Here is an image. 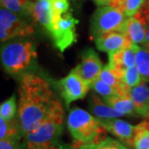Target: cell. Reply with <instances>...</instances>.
I'll list each match as a JSON object with an SVG mask.
<instances>
[{
  "label": "cell",
  "mask_w": 149,
  "mask_h": 149,
  "mask_svg": "<svg viewBox=\"0 0 149 149\" xmlns=\"http://www.w3.org/2000/svg\"><path fill=\"white\" fill-rule=\"evenodd\" d=\"M143 47H138L136 55V66L142 80L149 82V44L145 43Z\"/></svg>",
  "instance_id": "19"
},
{
  "label": "cell",
  "mask_w": 149,
  "mask_h": 149,
  "mask_svg": "<svg viewBox=\"0 0 149 149\" xmlns=\"http://www.w3.org/2000/svg\"><path fill=\"white\" fill-rule=\"evenodd\" d=\"M95 44L98 50L110 54L124 48L131 47L134 43L125 33L112 32L95 38Z\"/></svg>",
  "instance_id": "11"
},
{
  "label": "cell",
  "mask_w": 149,
  "mask_h": 149,
  "mask_svg": "<svg viewBox=\"0 0 149 149\" xmlns=\"http://www.w3.org/2000/svg\"><path fill=\"white\" fill-rule=\"evenodd\" d=\"M128 17L119 8L111 6L99 7L91 20V32L95 39L112 32L125 33V23Z\"/></svg>",
  "instance_id": "5"
},
{
  "label": "cell",
  "mask_w": 149,
  "mask_h": 149,
  "mask_svg": "<svg viewBox=\"0 0 149 149\" xmlns=\"http://www.w3.org/2000/svg\"><path fill=\"white\" fill-rule=\"evenodd\" d=\"M147 22L139 12L133 17H128L125 23V34L134 44L146 42Z\"/></svg>",
  "instance_id": "13"
},
{
  "label": "cell",
  "mask_w": 149,
  "mask_h": 149,
  "mask_svg": "<svg viewBox=\"0 0 149 149\" xmlns=\"http://www.w3.org/2000/svg\"><path fill=\"white\" fill-rule=\"evenodd\" d=\"M145 118H146V119L143 122V125L145 126V128H148L149 130V113Z\"/></svg>",
  "instance_id": "33"
},
{
  "label": "cell",
  "mask_w": 149,
  "mask_h": 149,
  "mask_svg": "<svg viewBox=\"0 0 149 149\" xmlns=\"http://www.w3.org/2000/svg\"><path fill=\"white\" fill-rule=\"evenodd\" d=\"M75 149H128L120 142L111 138H105L103 141L95 143H74Z\"/></svg>",
  "instance_id": "22"
},
{
  "label": "cell",
  "mask_w": 149,
  "mask_h": 149,
  "mask_svg": "<svg viewBox=\"0 0 149 149\" xmlns=\"http://www.w3.org/2000/svg\"><path fill=\"white\" fill-rule=\"evenodd\" d=\"M56 85L67 107L73 101L83 99L91 88V85L74 70L65 77L58 80Z\"/></svg>",
  "instance_id": "8"
},
{
  "label": "cell",
  "mask_w": 149,
  "mask_h": 149,
  "mask_svg": "<svg viewBox=\"0 0 149 149\" xmlns=\"http://www.w3.org/2000/svg\"><path fill=\"white\" fill-rule=\"evenodd\" d=\"M107 104L113 108L118 112L123 113L124 115H134L137 114L135 110V106L133 100L129 93L123 94L119 95L104 100Z\"/></svg>",
  "instance_id": "17"
},
{
  "label": "cell",
  "mask_w": 149,
  "mask_h": 149,
  "mask_svg": "<svg viewBox=\"0 0 149 149\" xmlns=\"http://www.w3.org/2000/svg\"><path fill=\"white\" fill-rule=\"evenodd\" d=\"M36 46L29 41L13 42L1 50V61L6 71L17 74L28 69L37 58Z\"/></svg>",
  "instance_id": "4"
},
{
  "label": "cell",
  "mask_w": 149,
  "mask_h": 149,
  "mask_svg": "<svg viewBox=\"0 0 149 149\" xmlns=\"http://www.w3.org/2000/svg\"><path fill=\"white\" fill-rule=\"evenodd\" d=\"M51 2L53 11V20L61 17L69 12V0H51Z\"/></svg>",
  "instance_id": "28"
},
{
  "label": "cell",
  "mask_w": 149,
  "mask_h": 149,
  "mask_svg": "<svg viewBox=\"0 0 149 149\" xmlns=\"http://www.w3.org/2000/svg\"><path fill=\"white\" fill-rule=\"evenodd\" d=\"M0 149H22L20 139H2Z\"/></svg>",
  "instance_id": "29"
},
{
  "label": "cell",
  "mask_w": 149,
  "mask_h": 149,
  "mask_svg": "<svg viewBox=\"0 0 149 149\" xmlns=\"http://www.w3.org/2000/svg\"><path fill=\"white\" fill-rule=\"evenodd\" d=\"M30 15L37 23L47 29L53 22V11L51 0H38L32 3Z\"/></svg>",
  "instance_id": "15"
},
{
  "label": "cell",
  "mask_w": 149,
  "mask_h": 149,
  "mask_svg": "<svg viewBox=\"0 0 149 149\" xmlns=\"http://www.w3.org/2000/svg\"><path fill=\"white\" fill-rule=\"evenodd\" d=\"M142 81L143 80L137 66L128 68L123 74V83L128 93L131 89L139 85Z\"/></svg>",
  "instance_id": "25"
},
{
  "label": "cell",
  "mask_w": 149,
  "mask_h": 149,
  "mask_svg": "<svg viewBox=\"0 0 149 149\" xmlns=\"http://www.w3.org/2000/svg\"><path fill=\"white\" fill-rule=\"evenodd\" d=\"M142 16L145 18L147 22H149V5H145L143 9L140 11Z\"/></svg>",
  "instance_id": "31"
},
{
  "label": "cell",
  "mask_w": 149,
  "mask_h": 149,
  "mask_svg": "<svg viewBox=\"0 0 149 149\" xmlns=\"http://www.w3.org/2000/svg\"><path fill=\"white\" fill-rule=\"evenodd\" d=\"M95 4L99 7H103V6H110L113 0H93Z\"/></svg>",
  "instance_id": "32"
},
{
  "label": "cell",
  "mask_w": 149,
  "mask_h": 149,
  "mask_svg": "<svg viewBox=\"0 0 149 149\" xmlns=\"http://www.w3.org/2000/svg\"><path fill=\"white\" fill-rule=\"evenodd\" d=\"M139 45L133 44L131 47L124 48L109 54L108 65L123 74L128 68L136 66V55Z\"/></svg>",
  "instance_id": "12"
},
{
  "label": "cell",
  "mask_w": 149,
  "mask_h": 149,
  "mask_svg": "<svg viewBox=\"0 0 149 149\" xmlns=\"http://www.w3.org/2000/svg\"><path fill=\"white\" fill-rule=\"evenodd\" d=\"M100 79L105 82L108 85H111L117 89L120 94H127L123 83V74L116 70L112 69L108 65L103 68V70L100 74Z\"/></svg>",
  "instance_id": "18"
},
{
  "label": "cell",
  "mask_w": 149,
  "mask_h": 149,
  "mask_svg": "<svg viewBox=\"0 0 149 149\" xmlns=\"http://www.w3.org/2000/svg\"><path fill=\"white\" fill-rule=\"evenodd\" d=\"M135 149H149V130L143 123L137 125V133L134 138Z\"/></svg>",
  "instance_id": "26"
},
{
  "label": "cell",
  "mask_w": 149,
  "mask_h": 149,
  "mask_svg": "<svg viewBox=\"0 0 149 149\" xmlns=\"http://www.w3.org/2000/svg\"><path fill=\"white\" fill-rule=\"evenodd\" d=\"M80 62L74 70L87 81L90 85L100 77L103 70V64L99 55L93 48H88L82 52Z\"/></svg>",
  "instance_id": "9"
},
{
  "label": "cell",
  "mask_w": 149,
  "mask_h": 149,
  "mask_svg": "<svg viewBox=\"0 0 149 149\" xmlns=\"http://www.w3.org/2000/svg\"><path fill=\"white\" fill-rule=\"evenodd\" d=\"M99 121L106 131L117 137L123 143L133 146L137 133V126H133L129 123L118 118L99 119Z\"/></svg>",
  "instance_id": "10"
},
{
  "label": "cell",
  "mask_w": 149,
  "mask_h": 149,
  "mask_svg": "<svg viewBox=\"0 0 149 149\" xmlns=\"http://www.w3.org/2000/svg\"><path fill=\"white\" fill-rule=\"evenodd\" d=\"M32 3L29 0H1L2 7L18 15H30Z\"/></svg>",
  "instance_id": "21"
},
{
  "label": "cell",
  "mask_w": 149,
  "mask_h": 149,
  "mask_svg": "<svg viewBox=\"0 0 149 149\" xmlns=\"http://www.w3.org/2000/svg\"><path fill=\"white\" fill-rule=\"evenodd\" d=\"M18 92L17 120L23 138L47 119L59 100L47 81L32 73L22 74Z\"/></svg>",
  "instance_id": "1"
},
{
  "label": "cell",
  "mask_w": 149,
  "mask_h": 149,
  "mask_svg": "<svg viewBox=\"0 0 149 149\" xmlns=\"http://www.w3.org/2000/svg\"><path fill=\"white\" fill-rule=\"evenodd\" d=\"M137 114L146 117L149 113V86L142 81L129 91Z\"/></svg>",
  "instance_id": "14"
},
{
  "label": "cell",
  "mask_w": 149,
  "mask_h": 149,
  "mask_svg": "<svg viewBox=\"0 0 149 149\" xmlns=\"http://www.w3.org/2000/svg\"><path fill=\"white\" fill-rule=\"evenodd\" d=\"M34 32L32 25L23 21L17 14L1 8L0 10V39L2 42L17 37H27Z\"/></svg>",
  "instance_id": "7"
},
{
  "label": "cell",
  "mask_w": 149,
  "mask_h": 149,
  "mask_svg": "<svg viewBox=\"0 0 149 149\" xmlns=\"http://www.w3.org/2000/svg\"><path fill=\"white\" fill-rule=\"evenodd\" d=\"M79 21L68 12L63 16L55 19L47 31L49 32L55 47L60 52L65 51L77 42L76 25Z\"/></svg>",
  "instance_id": "6"
},
{
  "label": "cell",
  "mask_w": 149,
  "mask_h": 149,
  "mask_svg": "<svg viewBox=\"0 0 149 149\" xmlns=\"http://www.w3.org/2000/svg\"><path fill=\"white\" fill-rule=\"evenodd\" d=\"M64 109L58 101L47 119L34 131L23 137L22 149H44L60 142L63 132Z\"/></svg>",
  "instance_id": "2"
},
{
  "label": "cell",
  "mask_w": 149,
  "mask_h": 149,
  "mask_svg": "<svg viewBox=\"0 0 149 149\" xmlns=\"http://www.w3.org/2000/svg\"><path fill=\"white\" fill-rule=\"evenodd\" d=\"M22 138L21 129L17 119L11 121L0 118V139H21Z\"/></svg>",
  "instance_id": "20"
},
{
  "label": "cell",
  "mask_w": 149,
  "mask_h": 149,
  "mask_svg": "<svg viewBox=\"0 0 149 149\" xmlns=\"http://www.w3.org/2000/svg\"><path fill=\"white\" fill-rule=\"evenodd\" d=\"M17 110H18V109L17 107L16 95H15V94H13L9 99H8L7 100L1 104L0 118L8 120V121H11V120L16 118L15 116H16Z\"/></svg>",
  "instance_id": "24"
},
{
  "label": "cell",
  "mask_w": 149,
  "mask_h": 149,
  "mask_svg": "<svg viewBox=\"0 0 149 149\" xmlns=\"http://www.w3.org/2000/svg\"><path fill=\"white\" fill-rule=\"evenodd\" d=\"M67 127L74 139V143H100L105 136V128L98 118L84 109L74 107L67 118Z\"/></svg>",
  "instance_id": "3"
},
{
  "label": "cell",
  "mask_w": 149,
  "mask_h": 149,
  "mask_svg": "<svg viewBox=\"0 0 149 149\" xmlns=\"http://www.w3.org/2000/svg\"><path fill=\"white\" fill-rule=\"evenodd\" d=\"M44 149H75L73 147V146H70V145H68V144L62 143L61 142H58L56 143H55L52 146L49 147V148H47Z\"/></svg>",
  "instance_id": "30"
},
{
  "label": "cell",
  "mask_w": 149,
  "mask_h": 149,
  "mask_svg": "<svg viewBox=\"0 0 149 149\" xmlns=\"http://www.w3.org/2000/svg\"><path fill=\"white\" fill-rule=\"evenodd\" d=\"M91 87L95 91L97 94L101 95L104 100L113 98V97L119 95H122V94H120V92L118 91L117 89H115L114 87H113L111 85L106 84L105 82H104L100 78H98L97 80H95L91 84Z\"/></svg>",
  "instance_id": "23"
},
{
  "label": "cell",
  "mask_w": 149,
  "mask_h": 149,
  "mask_svg": "<svg viewBox=\"0 0 149 149\" xmlns=\"http://www.w3.org/2000/svg\"><path fill=\"white\" fill-rule=\"evenodd\" d=\"M147 3V0H126L123 7V12L127 17H133L143 9Z\"/></svg>",
  "instance_id": "27"
},
{
  "label": "cell",
  "mask_w": 149,
  "mask_h": 149,
  "mask_svg": "<svg viewBox=\"0 0 149 149\" xmlns=\"http://www.w3.org/2000/svg\"><path fill=\"white\" fill-rule=\"evenodd\" d=\"M89 109L99 119H110L124 116L123 113L103 102L99 96L95 95H92L90 97Z\"/></svg>",
  "instance_id": "16"
}]
</instances>
